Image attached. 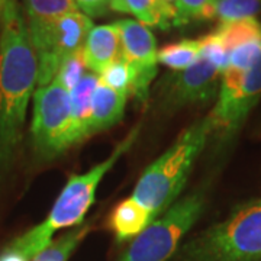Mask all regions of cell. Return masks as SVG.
I'll return each mask as SVG.
<instances>
[{"label":"cell","instance_id":"6da1fadb","mask_svg":"<svg viewBox=\"0 0 261 261\" xmlns=\"http://www.w3.org/2000/svg\"><path fill=\"white\" fill-rule=\"evenodd\" d=\"M37 83V53L18 0L0 12V177L15 159Z\"/></svg>","mask_w":261,"mask_h":261},{"label":"cell","instance_id":"7a4b0ae2","mask_svg":"<svg viewBox=\"0 0 261 261\" xmlns=\"http://www.w3.org/2000/svg\"><path fill=\"white\" fill-rule=\"evenodd\" d=\"M211 135L212 122L206 116L189 126L163 155L144 170L132 197L148 211L152 221L176 202Z\"/></svg>","mask_w":261,"mask_h":261},{"label":"cell","instance_id":"3957f363","mask_svg":"<svg viewBox=\"0 0 261 261\" xmlns=\"http://www.w3.org/2000/svg\"><path fill=\"white\" fill-rule=\"evenodd\" d=\"M181 261H261V199L238 206L224 222L187 241Z\"/></svg>","mask_w":261,"mask_h":261},{"label":"cell","instance_id":"277c9868","mask_svg":"<svg viewBox=\"0 0 261 261\" xmlns=\"http://www.w3.org/2000/svg\"><path fill=\"white\" fill-rule=\"evenodd\" d=\"M140 132V126L134 128L125 140L113 149L112 154L102 163L96 164L83 174H73L65 183L64 189L57 197L48 218L42 224L29 229L38 244L47 248L53 235L63 228L79 226L83 224V219L90 206L96 199V190L100 185L106 173L115 166V163L132 147Z\"/></svg>","mask_w":261,"mask_h":261},{"label":"cell","instance_id":"5b68a950","mask_svg":"<svg viewBox=\"0 0 261 261\" xmlns=\"http://www.w3.org/2000/svg\"><path fill=\"white\" fill-rule=\"evenodd\" d=\"M205 203L203 189L176 200L135 237L121 261H167L177 250L180 240L200 218Z\"/></svg>","mask_w":261,"mask_h":261},{"label":"cell","instance_id":"8992f818","mask_svg":"<svg viewBox=\"0 0 261 261\" xmlns=\"http://www.w3.org/2000/svg\"><path fill=\"white\" fill-rule=\"evenodd\" d=\"M70 115V92L56 79L35 90L31 138L34 151L39 159L53 160L68 149Z\"/></svg>","mask_w":261,"mask_h":261},{"label":"cell","instance_id":"52a82bcc","mask_svg":"<svg viewBox=\"0 0 261 261\" xmlns=\"http://www.w3.org/2000/svg\"><path fill=\"white\" fill-rule=\"evenodd\" d=\"M93 22L82 12L68 13L37 34H29L38 58V87L51 83L61 64L84 47Z\"/></svg>","mask_w":261,"mask_h":261},{"label":"cell","instance_id":"ba28073f","mask_svg":"<svg viewBox=\"0 0 261 261\" xmlns=\"http://www.w3.org/2000/svg\"><path fill=\"white\" fill-rule=\"evenodd\" d=\"M261 97V58L248 71L226 68L219 84L218 102L209 115L212 134L229 140Z\"/></svg>","mask_w":261,"mask_h":261},{"label":"cell","instance_id":"9c48e42d","mask_svg":"<svg viewBox=\"0 0 261 261\" xmlns=\"http://www.w3.org/2000/svg\"><path fill=\"white\" fill-rule=\"evenodd\" d=\"M222 73L212 63L199 58L181 71L163 77L157 90V105L163 112H173L187 105L212 100L219 92Z\"/></svg>","mask_w":261,"mask_h":261},{"label":"cell","instance_id":"30bf717a","mask_svg":"<svg viewBox=\"0 0 261 261\" xmlns=\"http://www.w3.org/2000/svg\"><path fill=\"white\" fill-rule=\"evenodd\" d=\"M121 29L122 60L129 68V96L145 103L157 75V44L148 27L134 19L118 22Z\"/></svg>","mask_w":261,"mask_h":261},{"label":"cell","instance_id":"8fae6325","mask_svg":"<svg viewBox=\"0 0 261 261\" xmlns=\"http://www.w3.org/2000/svg\"><path fill=\"white\" fill-rule=\"evenodd\" d=\"M84 61L92 73L100 75L111 65L122 60L121 29L118 22L93 27L83 47Z\"/></svg>","mask_w":261,"mask_h":261},{"label":"cell","instance_id":"7c38bea8","mask_svg":"<svg viewBox=\"0 0 261 261\" xmlns=\"http://www.w3.org/2000/svg\"><path fill=\"white\" fill-rule=\"evenodd\" d=\"M128 97L129 93L109 87L108 84L99 80L92 97V112L89 119L87 135L92 137L97 132L109 129L121 121Z\"/></svg>","mask_w":261,"mask_h":261},{"label":"cell","instance_id":"4fadbf2b","mask_svg":"<svg viewBox=\"0 0 261 261\" xmlns=\"http://www.w3.org/2000/svg\"><path fill=\"white\" fill-rule=\"evenodd\" d=\"M97 83H99V75L90 71L86 73L83 79L70 92L71 115H70V129L67 137L68 148L89 138L87 128H89V119L92 112V97Z\"/></svg>","mask_w":261,"mask_h":261},{"label":"cell","instance_id":"5bb4252c","mask_svg":"<svg viewBox=\"0 0 261 261\" xmlns=\"http://www.w3.org/2000/svg\"><path fill=\"white\" fill-rule=\"evenodd\" d=\"M152 216L134 197H128L115 206L109 218V226L118 241H126L140 235L149 224Z\"/></svg>","mask_w":261,"mask_h":261},{"label":"cell","instance_id":"9a60e30c","mask_svg":"<svg viewBox=\"0 0 261 261\" xmlns=\"http://www.w3.org/2000/svg\"><path fill=\"white\" fill-rule=\"evenodd\" d=\"M29 34H37L58 18L80 12L74 0H20Z\"/></svg>","mask_w":261,"mask_h":261},{"label":"cell","instance_id":"2e32d148","mask_svg":"<svg viewBox=\"0 0 261 261\" xmlns=\"http://www.w3.org/2000/svg\"><path fill=\"white\" fill-rule=\"evenodd\" d=\"M200 57L199 39H183L167 44L157 53V61L173 71H181L193 65Z\"/></svg>","mask_w":261,"mask_h":261},{"label":"cell","instance_id":"e0dca14e","mask_svg":"<svg viewBox=\"0 0 261 261\" xmlns=\"http://www.w3.org/2000/svg\"><path fill=\"white\" fill-rule=\"evenodd\" d=\"M224 42L228 53L245 42L255 41L261 38V23L255 18H247L233 20L229 23H222L216 29Z\"/></svg>","mask_w":261,"mask_h":261},{"label":"cell","instance_id":"ac0fdd59","mask_svg":"<svg viewBox=\"0 0 261 261\" xmlns=\"http://www.w3.org/2000/svg\"><path fill=\"white\" fill-rule=\"evenodd\" d=\"M90 229L92 226L89 224L75 226L73 231L63 235L54 243H49L47 248L39 252L32 261H67L73 251L87 237V233L90 232Z\"/></svg>","mask_w":261,"mask_h":261},{"label":"cell","instance_id":"d6986e66","mask_svg":"<svg viewBox=\"0 0 261 261\" xmlns=\"http://www.w3.org/2000/svg\"><path fill=\"white\" fill-rule=\"evenodd\" d=\"M216 18V0H177L173 25H187L195 20Z\"/></svg>","mask_w":261,"mask_h":261},{"label":"cell","instance_id":"ffe728a7","mask_svg":"<svg viewBox=\"0 0 261 261\" xmlns=\"http://www.w3.org/2000/svg\"><path fill=\"white\" fill-rule=\"evenodd\" d=\"M261 10V0H216V18L221 25L254 18Z\"/></svg>","mask_w":261,"mask_h":261},{"label":"cell","instance_id":"44dd1931","mask_svg":"<svg viewBox=\"0 0 261 261\" xmlns=\"http://www.w3.org/2000/svg\"><path fill=\"white\" fill-rule=\"evenodd\" d=\"M199 47H200V57L199 58H203L206 61L212 63L221 73H224L228 68L229 53L225 48L224 42H222V39L216 31L206 35V37L200 38Z\"/></svg>","mask_w":261,"mask_h":261},{"label":"cell","instance_id":"7402d4cb","mask_svg":"<svg viewBox=\"0 0 261 261\" xmlns=\"http://www.w3.org/2000/svg\"><path fill=\"white\" fill-rule=\"evenodd\" d=\"M86 73H87V65L84 61L83 48H82L80 51L68 57L61 64L56 75V80L63 84L68 92H71Z\"/></svg>","mask_w":261,"mask_h":261},{"label":"cell","instance_id":"603a6c76","mask_svg":"<svg viewBox=\"0 0 261 261\" xmlns=\"http://www.w3.org/2000/svg\"><path fill=\"white\" fill-rule=\"evenodd\" d=\"M126 12L132 13L145 27L163 25L159 0H126Z\"/></svg>","mask_w":261,"mask_h":261},{"label":"cell","instance_id":"cb8c5ba5","mask_svg":"<svg viewBox=\"0 0 261 261\" xmlns=\"http://www.w3.org/2000/svg\"><path fill=\"white\" fill-rule=\"evenodd\" d=\"M99 80L102 83L108 84L109 87L129 93V68L123 60L106 68L102 74L99 75Z\"/></svg>","mask_w":261,"mask_h":261},{"label":"cell","instance_id":"d4e9b609","mask_svg":"<svg viewBox=\"0 0 261 261\" xmlns=\"http://www.w3.org/2000/svg\"><path fill=\"white\" fill-rule=\"evenodd\" d=\"M79 10L89 18L103 16L111 9V0H74Z\"/></svg>","mask_w":261,"mask_h":261},{"label":"cell","instance_id":"484cf974","mask_svg":"<svg viewBox=\"0 0 261 261\" xmlns=\"http://www.w3.org/2000/svg\"><path fill=\"white\" fill-rule=\"evenodd\" d=\"M160 10H161V19L163 25L161 29L170 28V25L174 22L176 18V8H177V0H159Z\"/></svg>","mask_w":261,"mask_h":261},{"label":"cell","instance_id":"4316f807","mask_svg":"<svg viewBox=\"0 0 261 261\" xmlns=\"http://www.w3.org/2000/svg\"><path fill=\"white\" fill-rule=\"evenodd\" d=\"M0 261H32L29 257H27L23 252L19 250L12 241L9 245H6L2 251H0Z\"/></svg>","mask_w":261,"mask_h":261}]
</instances>
